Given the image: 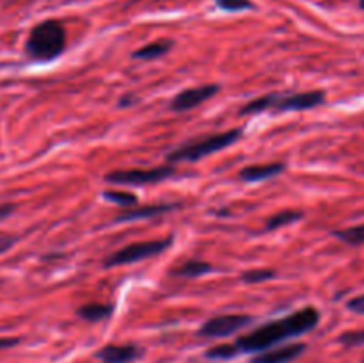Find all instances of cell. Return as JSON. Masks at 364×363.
<instances>
[{
  "mask_svg": "<svg viewBox=\"0 0 364 363\" xmlns=\"http://www.w3.org/2000/svg\"><path fill=\"white\" fill-rule=\"evenodd\" d=\"M338 342L343 347H359V345H364V330L345 331V333L338 337Z\"/></svg>",
  "mask_w": 364,
  "mask_h": 363,
  "instance_id": "21",
  "label": "cell"
},
{
  "mask_svg": "<svg viewBox=\"0 0 364 363\" xmlns=\"http://www.w3.org/2000/svg\"><path fill=\"white\" fill-rule=\"evenodd\" d=\"M180 209V203H156V205H135L128 206L116 216V223H130V221H142L160 217L164 214L174 212Z\"/></svg>",
  "mask_w": 364,
  "mask_h": 363,
  "instance_id": "10",
  "label": "cell"
},
{
  "mask_svg": "<svg viewBox=\"0 0 364 363\" xmlns=\"http://www.w3.org/2000/svg\"><path fill=\"white\" fill-rule=\"evenodd\" d=\"M20 342V338H0V349H6V347H13Z\"/></svg>",
  "mask_w": 364,
  "mask_h": 363,
  "instance_id": "24",
  "label": "cell"
},
{
  "mask_svg": "<svg viewBox=\"0 0 364 363\" xmlns=\"http://www.w3.org/2000/svg\"><path fill=\"white\" fill-rule=\"evenodd\" d=\"M66 48V28L59 20H43L32 27L25 41V53L31 59L48 63Z\"/></svg>",
  "mask_w": 364,
  "mask_h": 363,
  "instance_id": "2",
  "label": "cell"
},
{
  "mask_svg": "<svg viewBox=\"0 0 364 363\" xmlns=\"http://www.w3.org/2000/svg\"><path fill=\"white\" fill-rule=\"evenodd\" d=\"M347 308L350 310V312L364 315V294L355 295V298H352L350 301H347Z\"/></svg>",
  "mask_w": 364,
  "mask_h": 363,
  "instance_id": "22",
  "label": "cell"
},
{
  "mask_svg": "<svg viewBox=\"0 0 364 363\" xmlns=\"http://www.w3.org/2000/svg\"><path fill=\"white\" fill-rule=\"evenodd\" d=\"M301 219H304V212H301V210H281V212L274 214L272 217L267 219L265 231L279 230V228L288 226V224H295Z\"/></svg>",
  "mask_w": 364,
  "mask_h": 363,
  "instance_id": "16",
  "label": "cell"
},
{
  "mask_svg": "<svg viewBox=\"0 0 364 363\" xmlns=\"http://www.w3.org/2000/svg\"><path fill=\"white\" fill-rule=\"evenodd\" d=\"M176 173L173 164L153 167V169H117L105 174V182L110 185H124V187H142V185H153L166 182Z\"/></svg>",
  "mask_w": 364,
  "mask_h": 363,
  "instance_id": "5",
  "label": "cell"
},
{
  "mask_svg": "<svg viewBox=\"0 0 364 363\" xmlns=\"http://www.w3.org/2000/svg\"><path fill=\"white\" fill-rule=\"evenodd\" d=\"M173 246V237L166 238H153V241H142V242H132V244L124 246V248L117 249L110 256L103 260V267L110 269V267L117 265H130V263L142 262L151 256H159L166 251L167 248Z\"/></svg>",
  "mask_w": 364,
  "mask_h": 363,
  "instance_id": "4",
  "label": "cell"
},
{
  "mask_svg": "<svg viewBox=\"0 0 364 363\" xmlns=\"http://www.w3.org/2000/svg\"><path fill=\"white\" fill-rule=\"evenodd\" d=\"M114 305L109 302H87L77 310V315L85 322H103L112 317Z\"/></svg>",
  "mask_w": 364,
  "mask_h": 363,
  "instance_id": "14",
  "label": "cell"
},
{
  "mask_svg": "<svg viewBox=\"0 0 364 363\" xmlns=\"http://www.w3.org/2000/svg\"><path fill=\"white\" fill-rule=\"evenodd\" d=\"M102 196L107 199V201L114 203V205L124 206V209H128V206H135L139 201L137 196L127 191H103Z\"/></svg>",
  "mask_w": 364,
  "mask_h": 363,
  "instance_id": "18",
  "label": "cell"
},
{
  "mask_svg": "<svg viewBox=\"0 0 364 363\" xmlns=\"http://www.w3.org/2000/svg\"><path fill=\"white\" fill-rule=\"evenodd\" d=\"M284 169H287V164L284 162L255 164V166H245L244 169H240L238 178L242 182H247V184H255V182H263L279 177L281 173H284Z\"/></svg>",
  "mask_w": 364,
  "mask_h": 363,
  "instance_id": "12",
  "label": "cell"
},
{
  "mask_svg": "<svg viewBox=\"0 0 364 363\" xmlns=\"http://www.w3.org/2000/svg\"><path fill=\"white\" fill-rule=\"evenodd\" d=\"M308 345L302 342H295V344L279 345V347L267 349V351L258 352L249 359V363H291L297 358H301L306 352Z\"/></svg>",
  "mask_w": 364,
  "mask_h": 363,
  "instance_id": "9",
  "label": "cell"
},
{
  "mask_svg": "<svg viewBox=\"0 0 364 363\" xmlns=\"http://www.w3.org/2000/svg\"><path fill=\"white\" fill-rule=\"evenodd\" d=\"M276 278V270L272 269H252V270H245L242 274V281L249 285L255 283H263V281H270Z\"/></svg>",
  "mask_w": 364,
  "mask_h": 363,
  "instance_id": "19",
  "label": "cell"
},
{
  "mask_svg": "<svg viewBox=\"0 0 364 363\" xmlns=\"http://www.w3.org/2000/svg\"><path fill=\"white\" fill-rule=\"evenodd\" d=\"M326 103V91H304L291 93V95H281L272 93V103L270 110L276 112H294V110H311Z\"/></svg>",
  "mask_w": 364,
  "mask_h": 363,
  "instance_id": "7",
  "label": "cell"
},
{
  "mask_svg": "<svg viewBox=\"0 0 364 363\" xmlns=\"http://www.w3.org/2000/svg\"><path fill=\"white\" fill-rule=\"evenodd\" d=\"M252 320L255 319L251 315H244V313H224V315L212 317L201 324V327L198 330V337L228 338L251 326Z\"/></svg>",
  "mask_w": 364,
  "mask_h": 363,
  "instance_id": "6",
  "label": "cell"
},
{
  "mask_svg": "<svg viewBox=\"0 0 364 363\" xmlns=\"http://www.w3.org/2000/svg\"><path fill=\"white\" fill-rule=\"evenodd\" d=\"M212 270H213L212 263L194 258V260H187V262L176 265L173 270H171L169 274L173 278H185V280H194V278L210 274Z\"/></svg>",
  "mask_w": 364,
  "mask_h": 363,
  "instance_id": "13",
  "label": "cell"
},
{
  "mask_svg": "<svg viewBox=\"0 0 364 363\" xmlns=\"http://www.w3.org/2000/svg\"><path fill=\"white\" fill-rule=\"evenodd\" d=\"M363 363H364V359H363Z\"/></svg>",
  "mask_w": 364,
  "mask_h": 363,
  "instance_id": "27",
  "label": "cell"
},
{
  "mask_svg": "<svg viewBox=\"0 0 364 363\" xmlns=\"http://www.w3.org/2000/svg\"><path fill=\"white\" fill-rule=\"evenodd\" d=\"M331 235L348 246H363L364 244V224L343 228V230H333L331 231Z\"/></svg>",
  "mask_w": 364,
  "mask_h": 363,
  "instance_id": "17",
  "label": "cell"
},
{
  "mask_svg": "<svg viewBox=\"0 0 364 363\" xmlns=\"http://www.w3.org/2000/svg\"><path fill=\"white\" fill-rule=\"evenodd\" d=\"M171 48H173V41H171V39H162V41L148 43V45L142 46V48L135 50V52L132 53V57L139 60H153L169 53Z\"/></svg>",
  "mask_w": 364,
  "mask_h": 363,
  "instance_id": "15",
  "label": "cell"
},
{
  "mask_svg": "<svg viewBox=\"0 0 364 363\" xmlns=\"http://www.w3.org/2000/svg\"><path fill=\"white\" fill-rule=\"evenodd\" d=\"M359 9L364 11V0H359Z\"/></svg>",
  "mask_w": 364,
  "mask_h": 363,
  "instance_id": "26",
  "label": "cell"
},
{
  "mask_svg": "<svg viewBox=\"0 0 364 363\" xmlns=\"http://www.w3.org/2000/svg\"><path fill=\"white\" fill-rule=\"evenodd\" d=\"M219 91V84H205L198 85V88L185 89V91H180L173 100H171L169 109L173 110V112H188V110L196 109V107L208 102V100L213 98Z\"/></svg>",
  "mask_w": 364,
  "mask_h": 363,
  "instance_id": "8",
  "label": "cell"
},
{
  "mask_svg": "<svg viewBox=\"0 0 364 363\" xmlns=\"http://www.w3.org/2000/svg\"><path fill=\"white\" fill-rule=\"evenodd\" d=\"M14 242H16V238L14 237H9V235H0V255H2V253H6L7 249L14 244Z\"/></svg>",
  "mask_w": 364,
  "mask_h": 363,
  "instance_id": "23",
  "label": "cell"
},
{
  "mask_svg": "<svg viewBox=\"0 0 364 363\" xmlns=\"http://www.w3.org/2000/svg\"><path fill=\"white\" fill-rule=\"evenodd\" d=\"M217 7L230 13H240V11L255 9V4L251 0H215Z\"/></svg>",
  "mask_w": 364,
  "mask_h": 363,
  "instance_id": "20",
  "label": "cell"
},
{
  "mask_svg": "<svg viewBox=\"0 0 364 363\" xmlns=\"http://www.w3.org/2000/svg\"><path fill=\"white\" fill-rule=\"evenodd\" d=\"M144 349L135 344H109L96 351V359L102 363H132L142 358Z\"/></svg>",
  "mask_w": 364,
  "mask_h": 363,
  "instance_id": "11",
  "label": "cell"
},
{
  "mask_svg": "<svg viewBox=\"0 0 364 363\" xmlns=\"http://www.w3.org/2000/svg\"><path fill=\"white\" fill-rule=\"evenodd\" d=\"M242 135H244V130H242V128H231V130L220 132V134L191 139V141L183 142V144L176 146L174 149L167 152L166 160L169 164L198 162V160L205 159V157L213 155V153L220 152V149L233 146L235 142L240 141Z\"/></svg>",
  "mask_w": 364,
  "mask_h": 363,
  "instance_id": "3",
  "label": "cell"
},
{
  "mask_svg": "<svg viewBox=\"0 0 364 363\" xmlns=\"http://www.w3.org/2000/svg\"><path fill=\"white\" fill-rule=\"evenodd\" d=\"M320 324V312L315 306H304L283 319L270 320V322L262 324L255 327L249 333L242 335L231 344L235 356L238 354H258V352L272 349L290 338L302 337L309 333Z\"/></svg>",
  "mask_w": 364,
  "mask_h": 363,
  "instance_id": "1",
  "label": "cell"
},
{
  "mask_svg": "<svg viewBox=\"0 0 364 363\" xmlns=\"http://www.w3.org/2000/svg\"><path fill=\"white\" fill-rule=\"evenodd\" d=\"M14 212V205H0V219H6L7 216Z\"/></svg>",
  "mask_w": 364,
  "mask_h": 363,
  "instance_id": "25",
  "label": "cell"
}]
</instances>
